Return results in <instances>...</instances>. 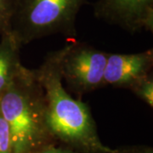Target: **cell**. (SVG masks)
<instances>
[{"instance_id": "6da1fadb", "label": "cell", "mask_w": 153, "mask_h": 153, "mask_svg": "<svg viewBox=\"0 0 153 153\" xmlns=\"http://www.w3.org/2000/svg\"><path fill=\"white\" fill-rule=\"evenodd\" d=\"M66 45L48 54L34 69L43 86L47 103L46 123L55 140L77 153H115L101 142L89 106L72 98L62 84L60 65Z\"/></svg>"}, {"instance_id": "ba28073f", "label": "cell", "mask_w": 153, "mask_h": 153, "mask_svg": "<svg viewBox=\"0 0 153 153\" xmlns=\"http://www.w3.org/2000/svg\"><path fill=\"white\" fill-rule=\"evenodd\" d=\"M139 99L153 107V76L152 73L143 77L129 89Z\"/></svg>"}, {"instance_id": "7a4b0ae2", "label": "cell", "mask_w": 153, "mask_h": 153, "mask_svg": "<svg viewBox=\"0 0 153 153\" xmlns=\"http://www.w3.org/2000/svg\"><path fill=\"white\" fill-rule=\"evenodd\" d=\"M0 111L9 127L11 153H34L55 144L46 123L44 88L34 70L22 66L0 95Z\"/></svg>"}, {"instance_id": "7c38bea8", "label": "cell", "mask_w": 153, "mask_h": 153, "mask_svg": "<svg viewBox=\"0 0 153 153\" xmlns=\"http://www.w3.org/2000/svg\"><path fill=\"white\" fill-rule=\"evenodd\" d=\"M115 153H153V150L146 146H134L116 149Z\"/></svg>"}, {"instance_id": "8992f818", "label": "cell", "mask_w": 153, "mask_h": 153, "mask_svg": "<svg viewBox=\"0 0 153 153\" xmlns=\"http://www.w3.org/2000/svg\"><path fill=\"white\" fill-rule=\"evenodd\" d=\"M153 50L135 54L108 53L105 69V86L130 89L143 77L152 73Z\"/></svg>"}, {"instance_id": "3957f363", "label": "cell", "mask_w": 153, "mask_h": 153, "mask_svg": "<svg viewBox=\"0 0 153 153\" xmlns=\"http://www.w3.org/2000/svg\"><path fill=\"white\" fill-rule=\"evenodd\" d=\"M87 0H15L11 32L21 45L60 34L76 36V19Z\"/></svg>"}, {"instance_id": "5b68a950", "label": "cell", "mask_w": 153, "mask_h": 153, "mask_svg": "<svg viewBox=\"0 0 153 153\" xmlns=\"http://www.w3.org/2000/svg\"><path fill=\"white\" fill-rule=\"evenodd\" d=\"M94 14L132 34L153 31V0H98Z\"/></svg>"}, {"instance_id": "9c48e42d", "label": "cell", "mask_w": 153, "mask_h": 153, "mask_svg": "<svg viewBox=\"0 0 153 153\" xmlns=\"http://www.w3.org/2000/svg\"><path fill=\"white\" fill-rule=\"evenodd\" d=\"M15 0H0V36L12 33L11 17Z\"/></svg>"}, {"instance_id": "8fae6325", "label": "cell", "mask_w": 153, "mask_h": 153, "mask_svg": "<svg viewBox=\"0 0 153 153\" xmlns=\"http://www.w3.org/2000/svg\"><path fill=\"white\" fill-rule=\"evenodd\" d=\"M34 153H77L67 146H56L55 144H49L38 149Z\"/></svg>"}, {"instance_id": "52a82bcc", "label": "cell", "mask_w": 153, "mask_h": 153, "mask_svg": "<svg viewBox=\"0 0 153 153\" xmlns=\"http://www.w3.org/2000/svg\"><path fill=\"white\" fill-rule=\"evenodd\" d=\"M0 95L10 85L21 71L22 45L12 33L0 36Z\"/></svg>"}, {"instance_id": "30bf717a", "label": "cell", "mask_w": 153, "mask_h": 153, "mask_svg": "<svg viewBox=\"0 0 153 153\" xmlns=\"http://www.w3.org/2000/svg\"><path fill=\"white\" fill-rule=\"evenodd\" d=\"M0 153H11L9 127L0 111Z\"/></svg>"}, {"instance_id": "277c9868", "label": "cell", "mask_w": 153, "mask_h": 153, "mask_svg": "<svg viewBox=\"0 0 153 153\" xmlns=\"http://www.w3.org/2000/svg\"><path fill=\"white\" fill-rule=\"evenodd\" d=\"M108 52L78 42L66 44L60 65L62 80L79 97L105 87Z\"/></svg>"}]
</instances>
